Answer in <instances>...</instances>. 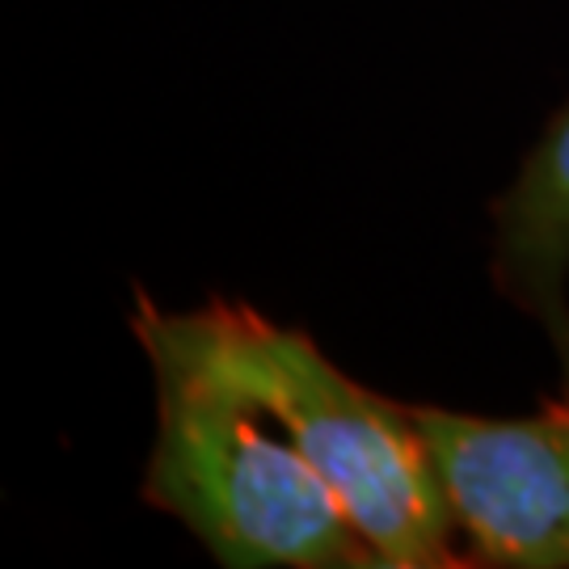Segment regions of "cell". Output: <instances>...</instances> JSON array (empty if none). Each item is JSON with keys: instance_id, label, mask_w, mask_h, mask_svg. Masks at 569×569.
Masks as SVG:
<instances>
[{"instance_id": "7a4b0ae2", "label": "cell", "mask_w": 569, "mask_h": 569, "mask_svg": "<svg viewBox=\"0 0 569 569\" xmlns=\"http://www.w3.org/2000/svg\"><path fill=\"white\" fill-rule=\"evenodd\" d=\"M173 333L216 363L287 430L333 489L380 569H451L456 519L413 409L350 380L300 329L244 305L164 312Z\"/></svg>"}, {"instance_id": "6da1fadb", "label": "cell", "mask_w": 569, "mask_h": 569, "mask_svg": "<svg viewBox=\"0 0 569 569\" xmlns=\"http://www.w3.org/2000/svg\"><path fill=\"white\" fill-rule=\"evenodd\" d=\"M136 338L152 367L157 430L143 498L220 566L371 569L376 557L305 451L249 392L186 346L140 296Z\"/></svg>"}, {"instance_id": "3957f363", "label": "cell", "mask_w": 569, "mask_h": 569, "mask_svg": "<svg viewBox=\"0 0 569 569\" xmlns=\"http://www.w3.org/2000/svg\"><path fill=\"white\" fill-rule=\"evenodd\" d=\"M409 409L468 561L569 569V397L523 418Z\"/></svg>"}, {"instance_id": "277c9868", "label": "cell", "mask_w": 569, "mask_h": 569, "mask_svg": "<svg viewBox=\"0 0 569 569\" xmlns=\"http://www.w3.org/2000/svg\"><path fill=\"white\" fill-rule=\"evenodd\" d=\"M493 283L545 326L569 397V102L493 203Z\"/></svg>"}]
</instances>
